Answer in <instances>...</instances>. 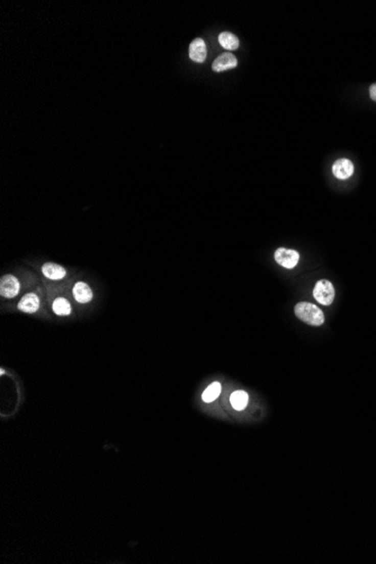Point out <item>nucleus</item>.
<instances>
[{
	"label": "nucleus",
	"mask_w": 376,
	"mask_h": 564,
	"mask_svg": "<svg viewBox=\"0 0 376 564\" xmlns=\"http://www.w3.org/2000/svg\"><path fill=\"white\" fill-rule=\"evenodd\" d=\"M219 42L221 46L225 50H229V51H234V50L239 48V40H238V37L234 34H232L230 32L221 33L219 35Z\"/></svg>",
	"instance_id": "12"
},
{
	"label": "nucleus",
	"mask_w": 376,
	"mask_h": 564,
	"mask_svg": "<svg viewBox=\"0 0 376 564\" xmlns=\"http://www.w3.org/2000/svg\"><path fill=\"white\" fill-rule=\"evenodd\" d=\"M42 273L46 278L52 280H60L65 277L67 272L65 269L61 266V265L54 264V263H46L43 265Z\"/></svg>",
	"instance_id": "10"
},
{
	"label": "nucleus",
	"mask_w": 376,
	"mask_h": 564,
	"mask_svg": "<svg viewBox=\"0 0 376 564\" xmlns=\"http://www.w3.org/2000/svg\"><path fill=\"white\" fill-rule=\"evenodd\" d=\"M19 280L13 275H5L0 280V294L3 297L13 298L19 293Z\"/></svg>",
	"instance_id": "4"
},
{
	"label": "nucleus",
	"mask_w": 376,
	"mask_h": 564,
	"mask_svg": "<svg viewBox=\"0 0 376 564\" xmlns=\"http://www.w3.org/2000/svg\"><path fill=\"white\" fill-rule=\"evenodd\" d=\"M298 259H300L298 252L295 250H292V249L278 248L277 250L275 251L276 263L287 269L294 268L298 263Z\"/></svg>",
	"instance_id": "3"
},
{
	"label": "nucleus",
	"mask_w": 376,
	"mask_h": 564,
	"mask_svg": "<svg viewBox=\"0 0 376 564\" xmlns=\"http://www.w3.org/2000/svg\"><path fill=\"white\" fill-rule=\"evenodd\" d=\"M73 293L75 300L79 303H89L92 300V291L90 286L84 283V281L76 283Z\"/></svg>",
	"instance_id": "9"
},
{
	"label": "nucleus",
	"mask_w": 376,
	"mask_h": 564,
	"mask_svg": "<svg viewBox=\"0 0 376 564\" xmlns=\"http://www.w3.org/2000/svg\"><path fill=\"white\" fill-rule=\"evenodd\" d=\"M0 374H2V375H4V374H5V370H4V369H2V370H0Z\"/></svg>",
	"instance_id": "16"
},
{
	"label": "nucleus",
	"mask_w": 376,
	"mask_h": 564,
	"mask_svg": "<svg viewBox=\"0 0 376 564\" xmlns=\"http://www.w3.org/2000/svg\"><path fill=\"white\" fill-rule=\"evenodd\" d=\"M313 296L322 306H330L335 300V287L329 280L321 279L314 286Z\"/></svg>",
	"instance_id": "2"
},
{
	"label": "nucleus",
	"mask_w": 376,
	"mask_h": 564,
	"mask_svg": "<svg viewBox=\"0 0 376 564\" xmlns=\"http://www.w3.org/2000/svg\"><path fill=\"white\" fill-rule=\"evenodd\" d=\"M238 60L232 53L225 52L223 54L219 55V57L214 60L212 69L215 73H221V71H225L229 69H233L237 67Z\"/></svg>",
	"instance_id": "5"
},
{
	"label": "nucleus",
	"mask_w": 376,
	"mask_h": 564,
	"mask_svg": "<svg viewBox=\"0 0 376 564\" xmlns=\"http://www.w3.org/2000/svg\"><path fill=\"white\" fill-rule=\"evenodd\" d=\"M333 173L338 179H347L354 174V165L349 159H338L333 165Z\"/></svg>",
	"instance_id": "7"
},
{
	"label": "nucleus",
	"mask_w": 376,
	"mask_h": 564,
	"mask_svg": "<svg viewBox=\"0 0 376 564\" xmlns=\"http://www.w3.org/2000/svg\"><path fill=\"white\" fill-rule=\"evenodd\" d=\"M294 312L296 317L301 320V321L306 322L310 325H314V327H319L322 325L324 322V314L322 310H320L317 306H314L312 303L309 302H300L297 303L294 308Z\"/></svg>",
	"instance_id": "1"
},
{
	"label": "nucleus",
	"mask_w": 376,
	"mask_h": 564,
	"mask_svg": "<svg viewBox=\"0 0 376 564\" xmlns=\"http://www.w3.org/2000/svg\"><path fill=\"white\" fill-rule=\"evenodd\" d=\"M17 308L21 312L34 313L40 308V297L35 293H27L20 298Z\"/></svg>",
	"instance_id": "8"
},
{
	"label": "nucleus",
	"mask_w": 376,
	"mask_h": 564,
	"mask_svg": "<svg viewBox=\"0 0 376 564\" xmlns=\"http://www.w3.org/2000/svg\"><path fill=\"white\" fill-rule=\"evenodd\" d=\"M207 55L206 44L202 38H195L193 40L190 45V58L197 63H202L205 61Z\"/></svg>",
	"instance_id": "6"
},
{
	"label": "nucleus",
	"mask_w": 376,
	"mask_h": 564,
	"mask_svg": "<svg viewBox=\"0 0 376 564\" xmlns=\"http://www.w3.org/2000/svg\"><path fill=\"white\" fill-rule=\"evenodd\" d=\"M221 390H222L221 384L219 382H213L211 385H208V388L205 391L203 392L202 394L203 401L205 403L213 402L220 395Z\"/></svg>",
	"instance_id": "14"
},
{
	"label": "nucleus",
	"mask_w": 376,
	"mask_h": 564,
	"mask_svg": "<svg viewBox=\"0 0 376 564\" xmlns=\"http://www.w3.org/2000/svg\"><path fill=\"white\" fill-rule=\"evenodd\" d=\"M369 96L374 102H376V84H373L369 87Z\"/></svg>",
	"instance_id": "15"
},
{
	"label": "nucleus",
	"mask_w": 376,
	"mask_h": 564,
	"mask_svg": "<svg viewBox=\"0 0 376 564\" xmlns=\"http://www.w3.org/2000/svg\"><path fill=\"white\" fill-rule=\"evenodd\" d=\"M248 401H249V395L246 391H242V390L234 391L230 396L231 406L238 411L243 410V409L247 407Z\"/></svg>",
	"instance_id": "11"
},
{
	"label": "nucleus",
	"mask_w": 376,
	"mask_h": 564,
	"mask_svg": "<svg viewBox=\"0 0 376 564\" xmlns=\"http://www.w3.org/2000/svg\"><path fill=\"white\" fill-rule=\"evenodd\" d=\"M52 309L55 314H58V316H61V317L69 316L71 313V304L69 303L67 298L64 297L55 298L52 304Z\"/></svg>",
	"instance_id": "13"
}]
</instances>
